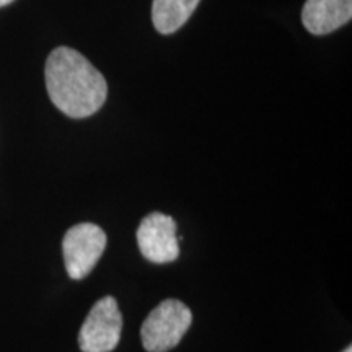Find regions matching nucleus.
<instances>
[{
    "label": "nucleus",
    "mask_w": 352,
    "mask_h": 352,
    "mask_svg": "<svg viewBox=\"0 0 352 352\" xmlns=\"http://www.w3.org/2000/svg\"><path fill=\"white\" fill-rule=\"evenodd\" d=\"M192 314L183 302L168 298L157 305L145 318L140 338L145 351L166 352L179 344L191 327Z\"/></svg>",
    "instance_id": "2"
},
{
    "label": "nucleus",
    "mask_w": 352,
    "mask_h": 352,
    "mask_svg": "<svg viewBox=\"0 0 352 352\" xmlns=\"http://www.w3.org/2000/svg\"><path fill=\"white\" fill-rule=\"evenodd\" d=\"M342 352H352V347H351V346H347V347H346V349H344V351H342Z\"/></svg>",
    "instance_id": "9"
},
{
    "label": "nucleus",
    "mask_w": 352,
    "mask_h": 352,
    "mask_svg": "<svg viewBox=\"0 0 352 352\" xmlns=\"http://www.w3.org/2000/svg\"><path fill=\"white\" fill-rule=\"evenodd\" d=\"M107 248V233L95 223H78L69 228L63 240L65 270L70 279H85L94 271Z\"/></svg>",
    "instance_id": "3"
},
{
    "label": "nucleus",
    "mask_w": 352,
    "mask_h": 352,
    "mask_svg": "<svg viewBox=\"0 0 352 352\" xmlns=\"http://www.w3.org/2000/svg\"><path fill=\"white\" fill-rule=\"evenodd\" d=\"M122 316L113 297H103L83 321L78 346L83 352H111L121 340Z\"/></svg>",
    "instance_id": "4"
},
{
    "label": "nucleus",
    "mask_w": 352,
    "mask_h": 352,
    "mask_svg": "<svg viewBox=\"0 0 352 352\" xmlns=\"http://www.w3.org/2000/svg\"><path fill=\"white\" fill-rule=\"evenodd\" d=\"M201 0H153L152 20L158 33L171 34L189 20Z\"/></svg>",
    "instance_id": "7"
},
{
    "label": "nucleus",
    "mask_w": 352,
    "mask_h": 352,
    "mask_svg": "<svg viewBox=\"0 0 352 352\" xmlns=\"http://www.w3.org/2000/svg\"><path fill=\"white\" fill-rule=\"evenodd\" d=\"M138 245L140 253L148 261L164 264L179 256L176 222L170 215L152 212L138 228Z\"/></svg>",
    "instance_id": "5"
},
{
    "label": "nucleus",
    "mask_w": 352,
    "mask_h": 352,
    "mask_svg": "<svg viewBox=\"0 0 352 352\" xmlns=\"http://www.w3.org/2000/svg\"><path fill=\"white\" fill-rule=\"evenodd\" d=\"M352 19V0H307L303 26L311 34H328Z\"/></svg>",
    "instance_id": "6"
},
{
    "label": "nucleus",
    "mask_w": 352,
    "mask_h": 352,
    "mask_svg": "<svg viewBox=\"0 0 352 352\" xmlns=\"http://www.w3.org/2000/svg\"><path fill=\"white\" fill-rule=\"evenodd\" d=\"M44 78L54 107L74 120L91 116L107 101L108 83L104 77L72 47H56L51 52Z\"/></svg>",
    "instance_id": "1"
},
{
    "label": "nucleus",
    "mask_w": 352,
    "mask_h": 352,
    "mask_svg": "<svg viewBox=\"0 0 352 352\" xmlns=\"http://www.w3.org/2000/svg\"><path fill=\"white\" fill-rule=\"evenodd\" d=\"M13 0H0V7H6L8 3H12Z\"/></svg>",
    "instance_id": "8"
}]
</instances>
